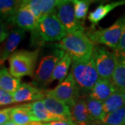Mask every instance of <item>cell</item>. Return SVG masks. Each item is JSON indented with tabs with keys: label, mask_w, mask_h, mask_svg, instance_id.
<instances>
[{
	"label": "cell",
	"mask_w": 125,
	"mask_h": 125,
	"mask_svg": "<svg viewBox=\"0 0 125 125\" xmlns=\"http://www.w3.org/2000/svg\"><path fill=\"white\" fill-rule=\"evenodd\" d=\"M46 108L51 113L62 117L67 120H71L70 108L66 104L61 102L53 96L45 94V98L42 99Z\"/></svg>",
	"instance_id": "cell-15"
},
{
	"label": "cell",
	"mask_w": 125,
	"mask_h": 125,
	"mask_svg": "<svg viewBox=\"0 0 125 125\" xmlns=\"http://www.w3.org/2000/svg\"><path fill=\"white\" fill-rule=\"evenodd\" d=\"M71 73L79 94H89L99 76L93 58L72 61Z\"/></svg>",
	"instance_id": "cell-3"
},
{
	"label": "cell",
	"mask_w": 125,
	"mask_h": 125,
	"mask_svg": "<svg viewBox=\"0 0 125 125\" xmlns=\"http://www.w3.org/2000/svg\"><path fill=\"white\" fill-rule=\"evenodd\" d=\"M71 120L74 124L82 122L92 123L94 121L92 119L88 111L85 100L81 99H78L75 104L70 107Z\"/></svg>",
	"instance_id": "cell-17"
},
{
	"label": "cell",
	"mask_w": 125,
	"mask_h": 125,
	"mask_svg": "<svg viewBox=\"0 0 125 125\" xmlns=\"http://www.w3.org/2000/svg\"><path fill=\"white\" fill-rule=\"evenodd\" d=\"M114 52L117 54H125V29L121 36L120 40L117 46L116 49Z\"/></svg>",
	"instance_id": "cell-30"
},
{
	"label": "cell",
	"mask_w": 125,
	"mask_h": 125,
	"mask_svg": "<svg viewBox=\"0 0 125 125\" xmlns=\"http://www.w3.org/2000/svg\"><path fill=\"white\" fill-rule=\"evenodd\" d=\"M45 94L53 96L61 102L66 104L70 108L73 106L79 96V93L73 79L71 72H69L66 78L60 82L54 89L47 90Z\"/></svg>",
	"instance_id": "cell-9"
},
{
	"label": "cell",
	"mask_w": 125,
	"mask_h": 125,
	"mask_svg": "<svg viewBox=\"0 0 125 125\" xmlns=\"http://www.w3.org/2000/svg\"><path fill=\"white\" fill-rule=\"evenodd\" d=\"M67 34L65 27L53 13L43 15L38 20L36 29L31 31V42L40 47L47 42L61 41Z\"/></svg>",
	"instance_id": "cell-1"
},
{
	"label": "cell",
	"mask_w": 125,
	"mask_h": 125,
	"mask_svg": "<svg viewBox=\"0 0 125 125\" xmlns=\"http://www.w3.org/2000/svg\"><path fill=\"white\" fill-rule=\"evenodd\" d=\"M124 5H125V0L117 1L106 4H100L98 6L88 15V20L92 24V28H94V27L106 16H107L108 14L111 12L113 10L118 6Z\"/></svg>",
	"instance_id": "cell-16"
},
{
	"label": "cell",
	"mask_w": 125,
	"mask_h": 125,
	"mask_svg": "<svg viewBox=\"0 0 125 125\" xmlns=\"http://www.w3.org/2000/svg\"><path fill=\"white\" fill-rule=\"evenodd\" d=\"M92 58L101 78L111 79L117 64V54L103 45H94Z\"/></svg>",
	"instance_id": "cell-7"
},
{
	"label": "cell",
	"mask_w": 125,
	"mask_h": 125,
	"mask_svg": "<svg viewBox=\"0 0 125 125\" xmlns=\"http://www.w3.org/2000/svg\"><path fill=\"white\" fill-rule=\"evenodd\" d=\"M10 120L19 125H29L33 122L27 104L11 108Z\"/></svg>",
	"instance_id": "cell-23"
},
{
	"label": "cell",
	"mask_w": 125,
	"mask_h": 125,
	"mask_svg": "<svg viewBox=\"0 0 125 125\" xmlns=\"http://www.w3.org/2000/svg\"><path fill=\"white\" fill-rule=\"evenodd\" d=\"M55 14L65 27L67 33L85 31L83 24L76 19L72 1L58 0L55 9Z\"/></svg>",
	"instance_id": "cell-8"
},
{
	"label": "cell",
	"mask_w": 125,
	"mask_h": 125,
	"mask_svg": "<svg viewBox=\"0 0 125 125\" xmlns=\"http://www.w3.org/2000/svg\"><path fill=\"white\" fill-rule=\"evenodd\" d=\"M50 48L51 50L49 53L40 58L34 73V81L32 83L38 88H45L49 85L50 78L56 65L65 54L56 44Z\"/></svg>",
	"instance_id": "cell-6"
},
{
	"label": "cell",
	"mask_w": 125,
	"mask_h": 125,
	"mask_svg": "<svg viewBox=\"0 0 125 125\" xmlns=\"http://www.w3.org/2000/svg\"><path fill=\"white\" fill-rule=\"evenodd\" d=\"M116 54L117 64L111 81L117 89L125 92V54Z\"/></svg>",
	"instance_id": "cell-19"
},
{
	"label": "cell",
	"mask_w": 125,
	"mask_h": 125,
	"mask_svg": "<svg viewBox=\"0 0 125 125\" xmlns=\"http://www.w3.org/2000/svg\"><path fill=\"white\" fill-rule=\"evenodd\" d=\"M72 59L71 56L67 53H65L64 56L58 61L57 65H56L52 75L50 78L49 84L55 80L58 81L59 83L64 80L68 74V70L72 65Z\"/></svg>",
	"instance_id": "cell-22"
},
{
	"label": "cell",
	"mask_w": 125,
	"mask_h": 125,
	"mask_svg": "<svg viewBox=\"0 0 125 125\" xmlns=\"http://www.w3.org/2000/svg\"><path fill=\"white\" fill-rule=\"evenodd\" d=\"M22 1L0 0V19L13 24L15 15L22 4Z\"/></svg>",
	"instance_id": "cell-18"
},
{
	"label": "cell",
	"mask_w": 125,
	"mask_h": 125,
	"mask_svg": "<svg viewBox=\"0 0 125 125\" xmlns=\"http://www.w3.org/2000/svg\"><path fill=\"white\" fill-rule=\"evenodd\" d=\"M3 125H19L18 124H16V123H15L13 122H12V121H9L8 122H6V123H5Z\"/></svg>",
	"instance_id": "cell-32"
},
{
	"label": "cell",
	"mask_w": 125,
	"mask_h": 125,
	"mask_svg": "<svg viewBox=\"0 0 125 125\" xmlns=\"http://www.w3.org/2000/svg\"><path fill=\"white\" fill-rule=\"evenodd\" d=\"M14 102L23 103L36 102L45 98V91L36 87L33 83H22L13 94Z\"/></svg>",
	"instance_id": "cell-10"
},
{
	"label": "cell",
	"mask_w": 125,
	"mask_h": 125,
	"mask_svg": "<svg viewBox=\"0 0 125 125\" xmlns=\"http://www.w3.org/2000/svg\"><path fill=\"white\" fill-rule=\"evenodd\" d=\"M85 103L90 115L94 121L100 122L104 115L103 111V102L97 99H94L90 97L85 99Z\"/></svg>",
	"instance_id": "cell-25"
},
{
	"label": "cell",
	"mask_w": 125,
	"mask_h": 125,
	"mask_svg": "<svg viewBox=\"0 0 125 125\" xmlns=\"http://www.w3.org/2000/svg\"><path fill=\"white\" fill-rule=\"evenodd\" d=\"M125 105V92L117 90L116 91L103 102V111L104 114L117 111Z\"/></svg>",
	"instance_id": "cell-21"
},
{
	"label": "cell",
	"mask_w": 125,
	"mask_h": 125,
	"mask_svg": "<svg viewBox=\"0 0 125 125\" xmlns=\"http://www.w3.org/2000/svg\"><path fill=\"white\" fill-rule=\"evenodd\" d=\"M117 90L111 79L99 77L90 92L88 97L104 102Z\"/></svg>",
	"instance_id": "cell-14"
},
{
	"label": "cell",
	"mask_w": 125,
	"mask_h": 125,
	"mask_svg": "<svg viewBox=\"0 0 125 125\" xmlns=\"http://www.w3.org/2000/svg\"><path fill=\"white\" fill-rule=\"evenodd\" d=\"M11 108H6L0 110V125H3L10 120Z\"/></svg>",
	"instance_id": "cell-28"
},
{
	"label": "cell",
	"mask_w": 125,
	"mask_h": 125,
	"mask_svg": "<svg viewBox=\"0 0 125 125\" xmlns=\"http://www.w3.org/2000/svg\"><path fill=\"white\" fill-rule=\"evenodd\" d=\"M25 36V31L18 27L9 32V34L5 41L4 48L0 54V59L4 63L6 59L15 52L18 45Z\"/></svg>",
	"instance_id": "cell-11"
},
{
	"label": "cell",
	"mask_w": 125,
	"mask_h": 125,
	"mask_svg": "<svg viewBox=\"0 0 125 125\" xmlns=\"http://www.w3.org/2000/svg\"><path fill=\"white\" fill-rule=\"evenodd\" d=\"M40 49L33 51L18 50L15 52L9 58V72L15 78L33 76Z\"/></svg>",
	"instance_id": "cell-4"
},
{
	"label": "cell",
	"mask_w": 125,
	"mask_h": 125,
	"mask_svg": "<svg viewBox=\"0 0 125 125\" xmlns=\"http://www.w3.org/2000/svg\"><path fill=\"white\" fill-rule=\"evenodd\" d=\"M39 125H76L72 120H60L50 122H40Z\"/></svg>",
	"instance_id": "cell-31"
},
{
	"label": "cell",
	"mask_w": 125,
	"mask_h": 125,
	"mask_svg": "<svg viewBox=\"0 0 125 125\" xmlns=\"http://www.w3.org/2000/svg\"><path fill=\"white\" fill-rule=\"evenodd\" d=\"M56 45L59 49L69 54L72 61H84L91 58L94 47L85 31L67 33Z\"/></svg>",
	"instance_id": "cell-2"
},
{
	"label": "cell",
	"mask_w": 125,
	"mask_h": 125,
	"mask_svg": "<svg viewBox=\"0 0 125 125\" xmlns=\"http://www.w3.org/2000/svg\"><path fill=\"white\" fill-rule=\"evenodd\" d=\"M21 85L20 79L12 76L6 67L0 69V88L13 94Z\"/></svg>",
	"instance_id": "cell-20"
},
{
	"label": "cell",
	"mask_w": 125,
	"mask_h": 125,
	"mask_svg": "<svg viewBox=\"0 0 125 125\" xmlns=\"http://www.w3.org/2000/svg\"><path fill=\"white\" fill-rule=\"evenodd\" d=\"M125 29V14L110 27L99 29L92 28L85 33L94 45H105L115 51Z\"/></svg>",
	"instance_id": "cell-5"
},
{
	"label": "cell",
	"mask_w": 125,
	"mask_h": 125,
	"mask_svg": "<svg viewBox=\"0 0 125 125\" xmlns=\"http://www.w3.org/2000/svg\"><path fill=\"white\" fill-rule=\"evenodd\" d=\"M100 122L104 125H125V105L115 111L104 114Z\"/></svg>",
	"instance_id": "cell-24"
},
{
	"label": "cell",
	"mask_w": 125,
	"mask_h": 125,
	"mask_svg": "<svg viewBox=\"0 0 125 125\" xmlns=\"http://www.w3.org/2000/svg\"><path fill=\"white\" fill-rule=\"evenodd\" d=\"M36 24L37 22L34 15L23 4L22 1V4L15 15L13 24L24 31H33L36 29Z\"/></svg>",
	"instance_id": "cell-13"
},
{
	"label": "cell",
	"mask_w": 125,
	"mask_h": 125,
	"mask_svg": "<svg viewBox=\"0 0 125 125\" xmlns=\"http://www.w3.org/2000/svg\"><path fill=\"white\" fill-rule=\"evenodd\" d=\"M90 125H102V123L101 124H99V122H96V121H94L93 122H92L91 124H90Z\"/></svg>",
	"instance_id": "cell-33"
},
{
	"label": "cell",
	"mask_w": 125,
	"mask_h": 125,
	"mask_svg": "<svg viewBox=\"0 0 125 125\" xmlns=\"http://www.w3.org/2000/svg\"><path fill=\"white\" fill-rule=\"evenodd\" d=\"M27 105L33 122H50L54 121L67 120L62 117L56 116L54 114L51 113L46 108L42 100L29 103L27 104Z\"/></svg>",
	"instance_id": "cell-12"
},
{
	"label": "cell",
	"mask_w": 125,
	"mask_h": 125,
	"mask_svg": "<svg viewBox=\"0 0 125 125\" xmlns=\"http://www.w3.org/2000/svg\"><path fill=\"white\" fill-rule=\"evenodd\" d=\"M14 99L13 94L9 93L4 90L0 88V106H6L13 104Z\"/></svg>",
	"instance_id": "cell-27"
},
{
	"label": "cell",
	"mask_w": 125,
	"mask_h": 125,
	"mask_svg": "<svg viewBox=\"0 0 125 125\" xmlns=\"http://www.w3.org/2000/svg\"><path fill=\"white\" fill-rule=\"evenodd\" d=\"M72 2L76 19L83 24V22L85 21L87 17L90 5L93 1L87 0H72Z\"/></svg>",
	"instance_id": "cell-26"
},
{
	"label": "cell",
	"mask_w": 125,
	"mask_h": 125,
	"mask_svg": "<svg viewBox=\"0 0 125 125\" xmlns=\"http://www.w3.org/2000/svg\"><path fill=\"white\" fill-rule=\"evenodd\" d=\"M9 34V32L6 22L0 19V45L6 40Z\"/></svg>",
	"instance_id": "cell-29"
}]
</instances>
